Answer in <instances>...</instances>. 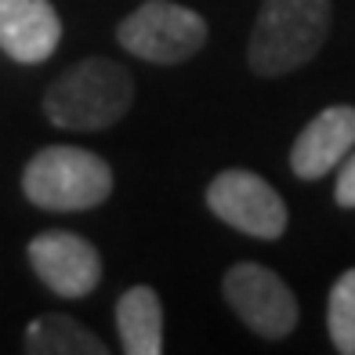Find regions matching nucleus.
<instances>
[{"label": "nucleus", "instance_id": "nucleus-1", "mask_svg": "<svg viewBox=\"0 0 355 355\" xmlns=\"http://www.w3.org/2000/svg\"><path fill=\"white\" fill-rule=\"evenodd\" d=\"M135 102V76L120 62L84 58L66 69L44 94V112L66 131H102L127 116Z\"/></svg>", "mask_w": 355, "mask_h": 355}, {"label": "nucleus", "instance_id": "nucleus-2", "mask_svg": "<svg viewBox=\"0 0 355 355\" xmlns=\"http://www.w3.org/2000/svg\"><path fill=\"white\" fill-rule=\"evenodd\" d=\"M330 33V0H265L247 62L257 76H283L312 62Z\"/></svg>", "mask_w": 355, "mask_h": 355}, {"label": "nucleus", "instance_id": "nucleus-3", "mask_svg": "<svg viewBox=\"0 0 355 355\" xmlns=\"http://www.w3.org/2000/svg\"><path fill=\"white\" fill-rule=\"evenodd\" d=\"M22 192L29 203L55 214L98 207L112 192V171L102 156L76 145H47L22 171Z\"/></svg>", "mask_w": 355, "mask_h": 355}, {"label": "nucleus", "instance_id": "nucleus-4", "mask_svg": "<svg viewBox=\"0 0 355 355\" xmlns=\"http://www.w3.org/2000/svg\"><path fill=\"white\" fill-rule=\"evenodd\" d=\"M116 40L145 62L174 66V62L192 58L207 44V22L192 8L171 4V0H149L120 22Z\"/></svg>", "mask_w": 355, "mask_h": 355}, {"label": "nucleus", "instance_id": "nucleus-5", "mask_svg": "<svg viewBox=\"0 0 355 355\" xmlns=\"http://www.w3.org/2000/svg\"><path fill=\"white\" fill-rule=\"evenodd\" d=\"M225 301L232 312L247 322V327L265 337V341H279L297 327V297L276 272L254 261H239L225 272Z\"/></svg>", "mask_w": 355, "mask_h": 355}, {"label": "nucleus", "instance_id": "nucleus-6", "mask_svg": "<svg viewBox=\"0 0 355 355\" xmlns=\"http://www.w3.org/2000/svg\"><path fill=\"white\" fill-rule=\"evenodd\" d=\"M207 207L232 229L257 236V239H279L286 232V203L261 174L232 167L221 171L207 189Z\"/></svg>", "mask_w": 355, "mask_h": 355}, {"label": "nucleus", "instance_id": "nucleus-7", "mask_svg": "<svg viewBox=\"0 0 355 355\" xmlns=\"http://www.w3.org/2000/svg\"><path fill=\"white\" fill-rule=\"evenodd\" d=\"M29 265L58 297H87L102 279V257L76 232H40L29 239Z\"/></svg>", "mask_w": 355, "mask_h": 355}, {"label": "nucleus", "instance_id": "nucleus-8", "mask_svg": "<svg viewBox=\"0 0 355 355\" xmlns=\"http://www.w3.org/2000/svg\"><path fill=\"white\" fill-rule=\"evenodd\" d=\"M355 149V109L352 105H330L294 138L290 149V171L304 182L330 174L345 164V156Z\"/></svg>", "mask_w": 355, "mask_h": 355}, {"label": "nucleus", "instance_id": "nucleus-9", "mask_svg": "<svg viewBox=\"0 0 355 355\" xmlns=\"http://www.w3.org/2000/svg\"><path fill=\"white\" fill-rule=\"evenodd\" d=\"M62 40V22L51 0H0V51L15 62L51 58Z\"/></svg>", "mask_w": 355, "mask_h": 355}, {"label": "nucleus", "instance_id": "nucleus-10", "mask_svg": "<svg viewBox=\"0 0 355 355\" xmlns=\"http://www.w3.org/2000/svg\"><path fill=\"white\" fill-rule=\"evenodd\" d=\"M116 330L127 355L164 352V304L153 286H131L116 301Z\"/></svg>", "mask_w": 355, "mask_h": 355}, {"label": "nucleus", "instance_id": "nucleus-11", "mask_svg": "<svg viewBox=\"0 0 355 355\" xmlns=\"http://www.w3.org/2000/svg\"><path fill=\"white\" fill-rule=\"evenodd\" d=\"M29 355H105V341L69 315H37L26 327Z\"/></svg>", "mask_w": 355, "mask_h": 355}, {"label": "nucleus", "instance_id": "nucleus-12", "mask_svg": "<svg viewBox=\"0 0 355 355\" xmlns=\"http://www.w3.org/2000/svg\"><path fill=\"white\" fill-rule=\"evenodd\" d=\"M327 327H330L334 348L341 355H355V268L341 272L337 283L330 286Z\"/></svg>", "mask_w": 355, "mask_h": 355}, {"label": "nucleus", "instance_id": "nucleus-13", "mask_svg": "<svg viewBox=\"0 0 355 355\" xmlns=\"http://www.w3.org/2000/svg\"><path fill=\"white\" fill-rule=\"evenodd\" d=\"M334 196L341 207H355V153L345 156V164H341V174H337V189H334Z\"/></svg>", "mask_w": 355, "mask_h": 355}]
</instances>
